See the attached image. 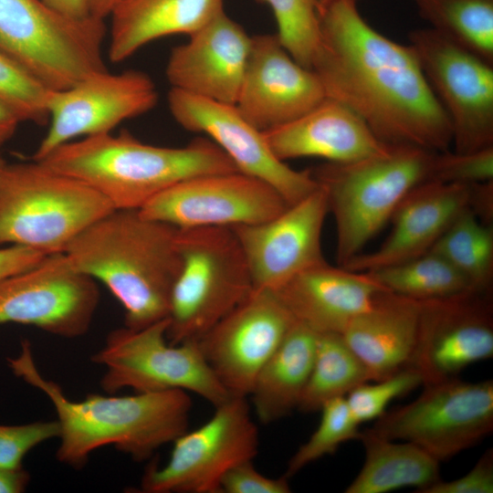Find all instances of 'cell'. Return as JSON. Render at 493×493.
Segmentation results:
<instances>
[{"mask_svg": "<svg viewBox=\"0 0 493 493\" xmlns=\"http://www.w3.org/2000/svg\"><path fill=\"white\" fill-rule=\"evenodd\" d=\"M356 3L331 0L320 12L311 69L326 96L351 109L384 144L447 151L451 123L414 48L372 28Z\"/></svg>", "mask_w": 493, "mask_h": 493, "instance_id": "6da1fadb", "label": "cell"}, {"mask_svg": "<svg viewBox=\"0 0 493 493\" xmlns=\"http://www.w3.org/2000/svg\"><path fill=\"white\" fill-rule=\"evenodd\" d=\"M7 361L16 376L41 391L52 404L59 425L56 457L76 469L83 467L95 450L108 446L135 461L150 459L157 449L188 430L192 399L186 391L123 396L89 393L74 401L38 371L26 341L20 353Z\"/></svg>", "mask_w": 493, "mask_h": 493, "instance_id": "7a4b0ae2", "label": "cell"}, {"mask_svg": "<svg viewBox=\"0 0 493 493\" xmlns=\"http://www.w3.org/2000/svg\"><path fill=\"white\" fill-rule=\"evenodd\" d=\"M177 227L136 209H113L79 236L64 254L105 285L124 309V326L141 329L168 318L182 267Z\"/></svg>", "mask_w": 493, "mask_h": 493, "instance_id": "3957f363", "label": "cell"}, {"mask_svg": "<svg viewBox=\"0 0 493 493\" xmlns=\"http://www.w3.org/2000/svg\"><path fill=\"white\" fill-rule=\"evenodd\" d=\"M38 161L86 184L113 209L140 210L183 180L238 171L211 140L197 138L184 147H163L142 142L128 131L79 138Z\"/></svg>", "mask_w": 493, "mask_h": 493, "instance_id": "277c9868", "label": "cell"}, {"mask_svg": "<svg viewBox=\"0 0 493 493\" xmlns=\"http://www.w3.org/2000/svg\"><path fill=\"white\" fill-rule=\"evenodd\" d=\"M435 152L391 145L365 159L310 169L335 221L340 267L362 253L411 190L428 181Z\"/></svg>", "mask_w": 493, "mask_h": 493, "instance_id": "5b68a950", "label": "cell"}, {"mask_svg": "<svg viewBox=\"0 0 493 493\" xmlns=\"http://www.w3.org/2000/svg\"><path fill=\"white\" fill-rule=\"evenodd\" d=\"M112 210L89 185L39 161L0 163V246L64 253L77 236Z\"/></svg>", "mask_w": 493, "mask_h": 493, "instance_id": "8992f818", "label": "cell"}, {"mask_svg": "<svg viewBox=\"0 0 493 493\" xmlns=\"http://www.w3.org/2000/svg\"><path fill=\"white\" fill-rule=\"evenodd\" d=\"M182 267L166 331L173 344L197 341L253 290L241 245L230 227L178 229Z\"/></svg>", "mask_w": 493, "mask_h": 493, "instance_id": "52a82bcc", "label": "cell"}, {"mask_svg": "<svg viewBox=\"0 0 493 493\" xmlns=\"http://www.w3.org/2000/svg\"><path fill=\"white\" fill-rule=\"evenodd\" d=\"M106 26L74 18L43 0H0V51L51 90H63L107 69Z\"/></svg>", "mask_w": 493, "mask_h": 493, "instance_id": "ba28073f", "label": "cell"}, {"mask_svg": "<svg viewBox=\"0 0 493 493\" xmlns=\"http://www.w3.org/2000/svg\"><path fill=\"white\" fill-rule=\"evenodd\" d=\"M169 320L141 329L111 330L91 361L104 368L100 386L107 393L124 388L136 393L184 390L215 407L231 395L207 364L198 342L171 343Z\"/></svg>", "mask_w": 493, "mask_h": 493, "instance_id": "9c48e42d", "label": "cell"}, {"mask_svg": "<svg viewBox=\"0 0 493 493\" xmlns=\"http://www.w3.org/2000/svg\"><path fill=\"white\" fill-rule=\"evenodd\" d=\"M413 402L385 412L370 429L412 442L438 462L476 446L493 431V381L458 377L423 384Z\"/></svg>", "mask_w": 493, "mask_h": 493, "instance_id": "30bf717a", "label": "cell"}, {"mask_svg": "<svg viewBox=\"0 0 493 493\" xmlns=\"http://www.w3.org/2000/svg\"><path fill=\"white\" fill-rule=\"evenodd\" d=\"M173 444L166 464H152L144 472L141 492L221 493L226 472L253 460L258 451V430L246 397L231 396L215 406L207 422Z\"/></svg>", "mask_w": 493, "mask_h": 493, "instance_id": "8fae6325", "label": "cell"}, {"mask_svg": "<svg viewBox=\"0 0 493 493\" xmlns=\"http://www.w3.org/2000/svg\"><path fill=\"white\" fill-rule=\"evenodd\" d=\"M409 40L449 118L454 152L493 146V64L431 28L411 31Z\"/></svg>", "mask_w": 493, "mask_h": 493, "instance_id": "7c38bea8", "label": "cell"}, {"mask_svg": "<svg viewBox=\"0 0 493 493\" xmlns=\"http://www.w3.org/2000/svg\"><path fill=\"white\" fill-rule=\"evenodd\" d=\"M99 302L97 281L77 270L64 253L50 254L0 281V325H29L78 338L89 330Z\"/></svg>", "mask_w": 493, "mask_h": 493, "instance_id": "4fadbf2b", "label": "cell"}, {"mask_svg": "<svg viewBox=\"0 0 493 493\" xmlns=\"http://www.w3.org/2000/svg\"><path fill=\"white\" fill-rule=\"evenodd\" d=\"M289 205L269 184L236 171L183 180L139 211L148 218L186 229L261 223Z\"/></svg>", "mask_w": 493, "mask_h": 493, "instance_id": "5bb4252c", "label": "cell"}, {"mask_svg": "<svg viewBox=\"0 0 493 493\" xmlns=\"http://www.w3.org/2000/svg\"><path fill=\"white\" fill-rule=\"evenodd\" d=\"M295 322L274 290L253 289L197 342L227 393L247 397L259 371Z\"/></svg>", "mask_w": 493, "mask_h": 493, "instance_id": "9a60e30c", "label": "cell"}, {"mask_svg": "<svg viewBox=\"0 0 493 493\" xmlns=\"http://www.w3.org/2000/svg\"><path fill=\"white\" fill-rule=\"evenodd\" d=\"M157 101L153 81L138 70L110 73L106 69L66 89L51 90L48 129L33 160H41L66 142L110 133L122 121L151 110Z\"/></svg>", "mask_w": 493, "mask_h": 493, "instance_id": "2e32d148", "label": "cell"}, {"mask_svg": "<svg viewBox=\"0 0 493 493\" xmlns=\"http://www.w3.org/2000/svg\"><path fill=\"white\" fill-rule=\"evenodd\" d=\"M493 356L491 292L472 291L421 301L414 350L407 368L423 384L458 377Z\"/></svg>", "mask_w": 493, "mask_h": 493, "instance_id": "e0dca14e", "label": "cell"}, {"mask_svg": "<svg viewBox=\"0 0 493 493\" xmlns=\"http://www.w3.org/2000/svg\"><path fill=\"white\" fill-rule=\"evenodd\" d=\"M168 105L173 117L183 128L206 134L239 172L269 184L288 205L319 188L310 169L298 171L278 159L263 131L248 122L236 105L173 88L168 94Z\"/></svg>", "mask_w": 493, "mask_h": 493, "instance_id": "ac0fdd59", "label": "cell"}, {"mask_svg": "<svg viewBox=\"0 0 493 493\" xmlns=\"http://www.w3.org/2000/svg\"><path fill=\"white\" fill-rule=\"evenodd\" d=\"M328 213L319 186L269 220L230 227L245 254L253 289L275 291L302 271L327 262L321 235Z\"/></svg>", "mask_w": 493, "mask_h": 493, "instance_id": "d6986e66", "label": "cell"}, {"mask_svg": "<svg viewBox=\"0 0 493 493\" xmlns=\"http://www.w3.org/2000/svg\"><path fill=\"white\" fill-rule=\"evenodd\" d=\"M326 97L319 76L298 63L277 34L251 37L236 106L253 126L265 131L283 125Z\"/></svg>", "mask_w": 493, "mask_h": 493, "instance_id": "ffe728a7", "label": "cell"}, {"mask_svg": "<svg viewBox=\"0 0 493 493\" xmlns=\"http://www.w3.org/2000/svg\"><path fill=\"white\" fill-rule=\"evenodd\" d=\"M174 47L166 65L173 89L236 105L251 37L224 11Z\"/></svg>", "mask_w": 493, "mask_h": 493, "instance_id": "44dd1931", "label": "cell"}, {"mask_svg": "<svg viewBox=\"0 0 493 493\" xmlns=\"http://www.w3.org/2000/svg\"><path fill=\"white\" fill-rule=\"evenodd\" d=\"M469 184L426 181L401 201L389 236L376 250L361 253L342 267L369 271L418 257L432 248L453 221L468 208Z\"/></svg>", "mask_w": 493, "mask_h": 493, "instance_id": "7402d4cb", "label": "cell"}, {"mask_svg": "<svg viewBox=\"0 0 493 493\" xmlns=\"http://www.w3.org/2000/svg\"><path fill=\"white\" fill-rule=\"evenodd\" d=\"M275 156L285 162L320 157L350 163L386 151L367 124L341 102L326 97L320 104L283 125L263 131Z\"/></svg>", "mask_w": 493, "mask_h": 493, "instance_id": "603a6c76", "label": "cell"}, {"mask_svg": "<svg viewBox=\"0 0 493 493\" xmlns=\"http://www.w3.org/2000/svg\"><path fill=\"white\" fill-rule=\"evenodd\" d=\"M385 290L365 272L326 262L296 275L275 292L294 319L316 333H341Z\"/></svg>", "mask_w": 493, "mask_h": 493, "instance_id": "cb8c5ba5", "label": "cell"}, {"mask_svg": "<svg viewBox=\"0 0 493 493\" xmlns=\"http://www.w3.org/2000/svg\"><path fill=\"white\" fill-rule=\"evenodd\" d=\"M421 301L388 290L341 333L364 365L370 381L408 367L416 341Z\"/></svg>", "mask_w": 493, "mask_h": 493, "instance_id": "d4e9b609", "label": "cell"}, {"mask_svg": "<svg viewBox=\"0 0 493 493\" xmlns=\"http://www.w3.org/2000/svg\"><path fill=\"white\" fill-rule=\"evenodd\" d=\"M223 10V0H121L112 13L108 57L127 59L163 37L191 35Z\"/></svg>", "mask_w": 493, "mask_h": 493, "instance_id": "484cf974", "label": "cell"}, {"mask_svg": "<svg viewBox=\"0 0 493 493\" xmlns=\"http://www.w3.org/2000/svg\"><path fill=\"white\" fill-rule=\"evenodd\" d=\"M317 333L296 320L259 371L251 392L260 422L270 424L298 408L315 357Z\"/></svg>", "mask_w": 493, "mask_h": 493, "instance_id": "4316f807", "label": "cell"}, {"mask_svg": "<svg viewBox=\"0 0 493 493\" xmlns=\"http://www.w3.org/2000/svg\"><path fill=\"white\" fill-rule=\"evenodd\" d=\"M359 439L364 463L346 493H385L405 487L421 492L440 479V462L412 442H394L370 428L361 431Z\"/></svg>", "mask_w": 493, "mask_h": 493, "instance_id": "83f0119b", "label": "cell"}, {"mask_svg": "<svg viewBox=\"0 0 493 493\" xmlns=\"http://www.w3.org/2000/svg\"><path fill=\"white\" fill-rule=\"evenodd\" d=\"M369 374L341 333H317L311 372L297 409L315 412L369 382Z\"/></svg>", "mask_w": 493, "mask_h": 493, "instance_id": "f1b7e54d", "label": "cell"}, {"mask_svg": "<svg viewBox=\"0 0 493 493\" xmlns=\"http://www.w3.org/2000/svg\"><path fill=\"white\" fill-rule=\"evenodd\" d=\"M363 272L386 290L417 301L446 299L477 291L451 264L432 252Z\"/></svg>", "mask_w": 493, "mask_h": 493, "instance_id": "f546056e", "label": "cell"}, {"mask_svg": "<svg viewBox=\"0 0 493 493\" xmlns=\"http://www.w3.org/2000/svg\"><path fill=\"white\" fill-rule=\"evenodd\" d=\"M431 29L493 64V0H414Z\"/></svg>", "mask_w": 493, "mask_h": 493, "instance_id": "4dcf8cb0", "label": "cell"}, {"mask_svg": "<svg viewBox=\"0 0 493 493\" xmlns=\"http://www.w3.org/2000/svg\"><path fill=\"white\" fill-rule=\"evenodd\" d=\"M435 253L459 271L479 292H491L493 228L465 209L434 244Z\"/></svg>", "mask_w": 493, "mask_h": 493, "instance_id": "1f68e13d", "label": "cell"}, {"mask_svg": "<svg viewBox=\"0 0 493 493\" xmlns=\"http://www.w3.org/2000/svg\"><path fill=\"white\" fill-rule=\"evenodd\" d=\"M275 16L281 44L301 66L311 69L320 45L318 0H260Z\"/></svg>", "mask_w": 493, "mask_h": 493, "instance_id": "d6a6232c", "label": "cell"}, {"mask_svg": "<svg viewBox=\"0 0 493 493\" xmlns=\"http://www.w3.org/2000/svg\"><path fill=\"white\" fill-rule=\"evenodd\" d=\"M317 429L290 457L286 473L288 478L310 463L337 451L340 446L352 439H359L360 424L355 420L345 397L325 403Z\"/></svg>", "mask_w": 493, "mask_h": 493, "instance_id": "836d02e7", "label": "cell"}, {"mask_svg": "<svg viewBox=\"0 0 493 493\" xmlns=\"http://www.w3.org/2000/svg\"><path fill=\"white\" fill-rule=\"evenodd\" d=\"M50 92L51 89L0 51V103L20 122L47 124Z\"/></svg>", "mask_w": 493, "mask_h": 493, "instance_id": "e575fe53", "label": "cell"}, {"mask_svg": "<svg viewBox=\"0 0 493 493\" xmlns=\"http://www.w3.org/2000/svg\"><path fill=\"white\" fill-rule=\"evenodd\" d=\"M419 385H423L420 374L412 368H405L374 383L366 382L356 386L345 399L353 417L361 425L381 417L393 400Z\"/></svg>", "mask_w": 493, "mask_h": 493, "instance_id": "d590c367", "label": "cell"}, {"mask_svg": "<svg viewBox=\"0 0 493 493\" xmlns=\"http://www.w3.org/2000/svg\"><path fill=\"white\" fill-rule=\"evenodd\" d=\"M493 180V146L460 153L436 152L428 181L470 184Z\"/></svg>", "mask_w": 493, "mask_h": 493, "instance_id": "8d00e7d4", "label": "cell"}, {"mask_svg": "<svg viewBox=\"0 0 493 493\" xmlns=\"http://www.w3.org/2000/svg\"><path fill=\"white\" fill-rule=\"evenodd\" d=\"M57 420L37 421L24 425H0V467H23L25 456L42 443L58 438Z\"/></svg>", "mask_w": 493, "mask_h": 493, "instance_id": "74e56055", "label": "cell"}, {"mask_svg": "<svg viewBox=\"0 0 493 493\" xmlns=\"http://www.w3.org/2000/svg\"><path fill=\"white\" fill-rule=\"evenodd\" d=\"M288 479L285 475L278 478L264 476L257 470L253 460L232 467L221 480V493H289Z\"/></svg>", "mask_w": 493, "mask_h": 493, "instance_id": "f35d334b", "label": "cell"}, {"mask_svg": "<svg viewBox=\"0 0 493 493\" xmlns=\"http://www.w3.org/2000/svg\"><path fill=\"white\" fill-rule=\"evenodd\" d=\"M493 451L488 449L465 476L451 481L439 479L420 493H492Z\"/></svg>", "mask_w": 493, "mask_h": 493, "instance_id": "ab89813d", "label": "cell"}, {"mask_svg": "<svg viewBox=\"0 0 493 493\" xmlns=\"http://www.w3.org/2000/svg\"><path fill=\"white\" fill-rule=\"evenodd\" d=\"M46 256L22 246H0V281L35 267Z\"/></svg>", "mask_w": 493, "mask_h": 493, "instance_id": "60d3db41", "label": "cell"}, {"mask_svg": "<svg viewBox=\"0 0 493 493\" xmlns=\"http://www.w3.org/2000/svg\"><path fill=\"white\" fill-rule=\"evenodd\" d=\"M468 208L487 225L493 219V180L469 184Z\"/></svg>", "mask_w": 493, "mask_h": 493, "instance_id": "b9f144b4", "label": "cell"}, {"mask_svg": "<svg viewBox=\"0 0 493 493\" xmlns=\"http://www.w3.org/2000/svg\"><path fill=\"white\" fill-rule=\"evenodd\" d=\"M30 476L23 467L16 469L0 467V493L24 492Z\"/></svg>", "mask_w": 493, "mask_h": 493, "instance_id": "7bdbcfd3", "label": "cell"}, {"mask_svg": "<svg viewBox=\"0 0 493 493\" xmlns=\"http://www.w3.org/2000/svg\"><path fill=\"white\" fill-rule=\"evenodd\" d=\"M58 12L74 18L90 16L87 0H43Z\"/></svg>", "mask_w": 493, "mask_h": 493, "instance_id": "ee69618b", "label": "cell"}, {"mask_svg": "<svg viewBox=\"0 0 493 493\" xmlns=\"http://www.w3.org/2000/svg\"><path fill=\"white\" fill-rule=\"evenodd\" d=\"M19 123L18 118L0 103V147L12 137Z\"/></svg>", "mask_w": 493, "mask_h": 493, "instance_id": "f6af8a7d", "label": "cell"}, {"mask_svg": "<svg viewBox=\"0 0 493 493\" xmlns=\"http://www.w3.org/2000/svg\"><path fill=\"white\" fill-rule=\"evenodd\" d=\"M121 0H87L89 14L97 18L104 19L110 16Z\"/></svg>", "mask_w": 493, "mask_h": 493, "instance_id": "bcb514c9", "label": "cell"}, {"mask_svg": "<svg viewBox=\"0 0 493 493\" xmlns=\"http://www.w3.org/2000/svg\"><path fill=\"white\" fill-rule=\"evenodd\" d=\"M331 0H318L320 12L330 2Z\"/></svg>", "mask_w": 493, "mask_h": 493, "instance_id": "7dc6e473", "label": "cell"}, {"mask_svg": "<svg viewBox=\"0 0 493 493\" xmlns=\"http://www.w3.org/2000/svg\"><path fill=\"white\" fill-rule=\"evenodd\" d=\"M2 162V160L0 159V163Z\"/></svg>", "mask_w": 493, "mask_h": 493, "instance_id": "c3c4849f", "label": "cell"}, {"mask_svg": "<svg viewBox=\"0 0 493 493\" xmlns=\"http://www.w3.org/2000/svg\"><path fill=\"white\" fill-rule=\"evenodd\" d=\"M358 1V0H357Z\"/></svg>", "mask_w": 493, "mask_h": 493, "instance_id": "681fc988", "label": "cell"}]
</instances>
